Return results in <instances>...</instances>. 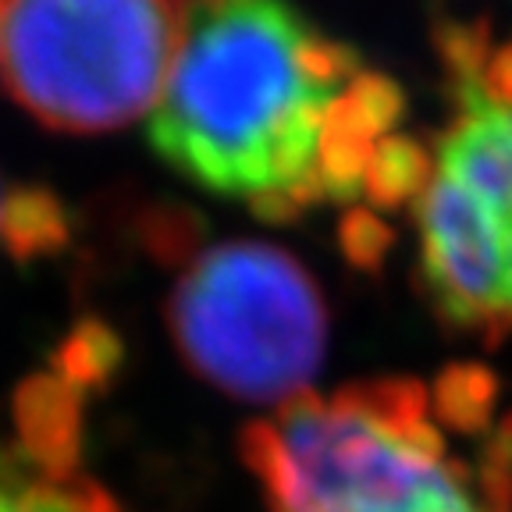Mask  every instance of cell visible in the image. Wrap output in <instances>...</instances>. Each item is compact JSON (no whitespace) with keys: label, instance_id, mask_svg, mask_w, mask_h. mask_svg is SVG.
I'll list each match as a JSON object with an SVG mask.
<instances>
[{"label":"cell","instance_id":"1","mask_svg":"<svg viewBox=\"0 0 512 512\" xmlns=\"http://www.w3.org/2000/svg\"><path fill=\"white\" fill-rule=\"evenodd\" d=\"M406 96L288 0L185 8L150 143L192 185L264 221L349 200L406 203L427 150L402 136Z\"/></svg>","mask_w":512,"mask_h":512},{"label":"cell","instance_id":"2","mask_svg":"<svg viewBox=\"0 0 512 512\" xmlns=\"http://www.w3.org/2000/svg\"><path fill=\"white\" fill-rule=\"evenodd\" d=\"M448 121L416 192V256L434 313L498 345L512 335V36L445 25Z\"/></svg>","mask_w":512,"mask_h":512},{"label":"cell","instance_id":"3","mask_svg":"<svg viewBox=\"0 0 512 512\" xmlns=\"http://www.w3.org/2000/svg\"><path fill=\"white\" fill-rule=\"evenodd\" d=\"M185 29L178 0H4V86L40 125L96 136L153 114Z\"/></svg>","mask_w":512,"mask_h":512},{"label":"cell","instance_id":"4","mask_svg":"<svg viewBox=\"0 0 512 512\" xmlns=\"http://www.w3.org/2000/svg\"><path fill=\"white\" fill-rule=\"evenodd\" d=\"M168 328L185 367L239 402L299 399L328 356V306L313 274L256 239L192 256L171 288Z\"/></svg>","mask_w":512,"mask_h":512},{"label":"cell","instance_id":"5","mask_svg":"<svg viewBox=\"0 0 512 512\" xmlns=\"http://www.w3.org/2000/svg\"><path fill=\"white\" fill-rule=\"evenodd\" d=\"M0 512H121L82 470V452L50 448L11 424L0 438Z\"/></svg>","mask_w":512,"mask_h":512},{"label":"cell","instance_id":"6","mask_svg":"<svg viewBox=\"0 0 512 512\" xmlns=\"http://www.w3.org/2000/svg\"><path fill=\"white\" fill-rule=\"evenodd\" d=\"M498 381L488 367H448L431 384V402L441 427L459 434H488L495 413Z\"/></svg>","mask_w":512,"mask_h":512},{"label":"cell","instance_id":"7","mask_svg":"<svg viewBox=\"0 0 512 512\" xmlns=\"http://www.w3.org/2000/svg\"><path fill=\"white\" fill-rule=\"evenodd\" d=\"M68 235L61 203L50 192L22 189L8 196L4 217H0V239L11 256H43L54 253Z\"/></svg>","mask_w":512,"mask_h":512},{"label":"cell","instance_id":"8","mask_svg":"<svg viewBox=\"0 0 512 512\" xmlns=\"http://www.w3.org/2000/svg\"><path fill=\"white\" fill-rule=\"evenodd\" d=\"M4 203H8V196H4V192H0V217H4Z\"/></svg>","mask_w":512,"mask_h":512},{"label":"cell","instance_id":"9","mask_svg":"<svg viewBox=\"0 0 512 512\" xmlns=\"http://www.w3.org/2000/svg\"><path fill=\"white\" fill-rule=\"evenodd\" d=\"M0 15H4V0H0Z\"/></svg>","mask_w":512,"mask_h":512}]
</instances>
